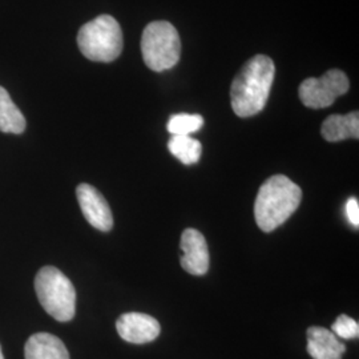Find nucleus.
I'll use <instances>...</instances> for the list:
<instances>
[{"mask_svg": "<svg viewBox=\"0 0 359 359\" xmlns=\"http://www.w3.org/2000/svg\"><path fill=\"white\" fill-rule=\"evenodd\" d=\"M276 75L273 60L266 55H256L236 75L231 88V108L240 117L259 114L269 99Z\"/></svg>", "mask_w": 359, "mask_h": 359, "instance_id": "1", "label": "nucleus"}, {"mask_svg": "<svg viewBox=\"0 0 359 359\" xmlns=\"http://www.w3.org/2000/svg\"><path fill=\"white\" fill-rule=\"evenodd\" d=\"M302 200L301 188L283 175L266 180L257 194L255 217L262 231H273L290 217Z\"/></svg>", "mask_w": 359, "mask_h": 359, "instance_id": "2", "label": "nucleus"}, {"mask_svg": "<svg viewBox=\"0 0 359 359\" xmlns=\"http://www.w3.org/2000/svg\"><path fill=\"white\" fill-rule=\"evenodd\" d=\"M77 46L92 62L111 63L123 51V32L111 15H100L80 28Z\"/></svg>", "mask_w": 359, "mask_h": 359, "instance_id": "3", "label": "nucleus"}, {"mask_svg": "<svg viewBox=\"0 0 359 359\" xmlns=\"http://www.w3.org/2000/svg\"><path fill=\"white\" fill-rule=\"evenodd\" d=\"M35 292L43 309L56 321L68 322L76 313V290L55 266H44L35 278Z\"/></svg>", "mask_w": 359, "mask_h": 359, "instance_id": "4", "label": "nucleus"}, {"mask_svg": "<svg viewBox=\"0 0 359 359\" xmlns=\"http://www.w3.org/2000/svg\"><path fill=\"white\" fill-rule=\"evenodd\" d=\"M142 59L154 72H163L179 63L181 40L175 27L165 20L152 22L142 36Z\"/></svg>", "mask_w": 359, "mask_h": 359, "instance_id": "5", "label": "nucleus"}, {"mask_svg": "<svg viewBox=\"0 0 359 359\" xmlns=\"http://www.w3.org/2000/svg\"><path fill=\"white\" fill-rule=\"evenodd\" d=\"M350 88L346 75L339 69H330L322 77H310L299 86V99L305 107L311 109L327 108L345 95Z\"/></svg>", "mask_w": 359, "mask_h": 359, "instance_id": "6", "label": "nucleus"}, {"mask_svg": "<svg viewBox=\"0 0 359 359\" xmlns=\"http://www.w3.org/2000/svg\"><path fill=\"white\" fill-rule=\"evenodd\" d=\"M76 197L83 216L93 228L102 231L112 229V212L102 193L90 184H80L77 187Z\"/></svg>", "mask_w": 359, "mask_h": 359, "instance_id": "7", "label": "nucleus"}, {"mask_svg": "<svg viewBox=\"0 0 359 359\" xmlns=\"http://www.w3.org/2000/svg\"><path fill=\"white\" fill-rule=\"evenodd\" d=\"M118 335L129 344L144 345L154 341L161 332L158 321L144 313H126L116 322Z\"/></svg>", "mask_w": 359, "mask_h": 359, "instance_id": "8", "label": "nucleus"}, {"mask_svg": "<svg viewBox=\"0 0 359 359\" xmlns=\"http://www.w3.org/2000/svg\"><path fill=\"white\" fill-rule=\"evenodd\" d=\"M180 248L182 256L180 258L181 266L193 276H204L209 269V252L205 237L196 229L182 231Z\"/></svg>", "mask_w": 359, "mask_h": 359, "instance_id": "9", "label": "nucleus"}, {"mask_svg": "<svg viewBox=\"0 0 359 359\" xmlns=\"http://www.w3.org/2000/svg\"><path fill=\"white\" fill-rule=\"evenodd\" d=\"M346 351L333 332L313 326L308 329V353L313 359H342Z\"/></svg>", "mask_w": 359, "mask_h": 359, "instance_id": "10", "label": "nucleus"}, {"mask_svg": "<svg viewBox=\"0 0 359 359\" xmlns=\"http://www.w3.org/2000/svg\"><path fill=\"white\" fill-rule=\"evenodd\" d=\"M26 359H69L62 339L48 333L31 335L25 346Z\"/></svg>", "mask_w": 359, "mask_h": 359, "instance_id": "11", "label": "nucleus"}, {"mask_svg": "<svg viewBox=\"0 0 359 359\" xmlns=\"http://www.w3.org/2000/svg\"><path fill=\"white\" fill-rule=\"evenodd\" d=\"M321 133L323 139L329 142L359 139L358 111L347 115L329 116L322 124Z\"/></svg>", "mask_w": 359, "mask_h": 359, "instance_id": "12", "label": "nucleus"}, {"mask_svg": "<svg viewBox=\"0 0 359 359\" xmlns=\"http://www.w3.org/2000/svg\"><path fill=\"white\" fill-rule=\"evenodd\" d=\"M26 129V118L15 105L8 92L0 87V132L20 135Z\"/></svg>", "mask_w": 359, "mask_h": 359, "instance_id": "13", "label": "nucleus"}, {"mask_svg": "<svg viewBox=\"0 0 359 359\" xmlns=\"http://www.w3.org/2000/svg\"><path fill=\"white\" fill-rule=\"evenodd\" d=\"M168 149L184 165L198 163L203 154L201 142L191 136H172L168 142Z\"/></svg>", "mask_w": 359, "mask_h": 359, "instance_id": "14", "label": "nucleus"}, {"mask_svg": "<svg viewBox=\"0 0 359 359\" xmlns=\"http://www.w3.org/2000/svg\"><path fill=\"white\" fill-rule=\"evenodd\" d=\"M203 126H204L203 116L179 114V115L170 116L167 129L172 136H191L194 132L203 128Z\"/></svg>", "mask_w": 359, "mask_h": 359, "instance_id": "15", "label": "nucleus"}, {"mask_svg": "<svg viewBox=\"0 0 359 359\" xmlns=\"http://www.w3.org/2000/svg\"><path fill=\"white\" fill-rule=\"evenodd\" d=\"M334 335L344 339H354L359 337L358 322L350 318L346 314L339 316L332 326Z\"/></svg>", "mask_w": 359, "mask_h": 359, "instance_id": "16", "label": "nucleus"}, {"mask_svg": "<svg viewBox=\"0 0 359 359\" xmlns=\"http://www.w3.org/2000/svg\"><path fill=\"white\" fill-rule=\"evenodd\" d=\"M346 216L351 225L358 229L359 226V204L358 200L351 197L348 198L346 203Z\"/></svg>", "mask_w": 359, "mask_h": 359, "instance_id": "17", "label": "nucleus"}, {"mask_svg": "<svg viewBox=\"0 0 359 359\" xmlns=\"http://www.w3.org/2000/svg\"><path fill=\"white\" fill-rule=\"evenodd\" d=\"M0 359H4V357H3V353H1V347H0Z\"/></svg>", "mask_w": 359, "mask_h": 359, "instance_id": "18", "label": "nucleus"}]
</instances>
